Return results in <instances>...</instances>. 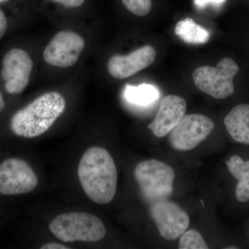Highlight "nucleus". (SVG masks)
Here are the masks:
<instances>
[{
  "label": "nucleus",
  "instance_id": "obj_16",
  "mask_svg": "<svg viewBox=\"0 0 249 249\" xmlns=\"http://www.w3.org/2000/svg\"><path fill=\"white\" fill-rule=\"evenodd\" d=\"M124 96L129 103L136 106H148L160 97V91L154 85L142 84L138 86L126 85Z\"/></svg>",
  "mask_w": 249,
  "mask_h": 249
},
{
  "label": "nucleus",
  "instance_id": "obj_20",
  "mask_svg": "<svg viewBox=\"0 0 249 249\" xmlns=\"http://www.w3.org/2000/svg\"><path fill=\"white\" fill-rule=\"evenodd\" d=\"M49 1L61 5L67 9H76L84 4L86 0H49Z\"/></svg>",
  "mask_w": 249,
  "mask_h": 249
},
{
  "label": "nucleus",
  "instance_id": "obj_21",
  "mask_svg": "<svg viewBox=\"0 0 249 249\" xmlns=\"http://www.w3.org/2000/svg\"><path fill=\"white\" fill-rule=\"evenodd\" d=\"M225 1L226 0H194V4L198 9H203L209 4L219 5Z\"/></svg>",
  "mask_w": 249,
  "mask_h": 249
},
{
  "label": "nucleus",
  "instance_id": "obj_8",
  "mask_svg": "<svg viewBox=\"0 0 249 249\" xmlns=\"http://www.w3.org/2000/svg\"><path fill=\"white\" fill-rule=\"evenodd\" d=\"M38 184L37 175L26 160L9 158L0 163V194L20 196L34 191Z\"/></svg>",
  "mask_w": 249,
  "mask_h": 249
},
{
  "label": "nucleus",
  "instance_id": "obj_22",
  "mask_svg": "<svg viewBox=\"0 0 249 249\" xmlns=\"http://www.w3.org/2000/svg\"><path fill=\"white\" fill-rule=\"evenodd\" d=\"M41 249H68V247L58 243H48L40 247Z\"/></svg>",
  "mask_w": 249,
  "mask_h": 249
},
{
  "label": "nucleus",
  "instance_id": "obj_14",
  "mask_svg": "<svg viewBox=\"0 0 249 249\" xmlns=\"http://www.w3.org/2000/svg\"><path fill=\"white\" fill-rule=\"evenodd\" d=\"M229 172L238 181L235 196L240 202L249 201V160H244L239 156H232L226 162Z\"/></svg>",
  "mask_w": 249,
  "mask_h": 249
},
{
  "label": "nucleus",
  "instance_id": "obj_17",
  "mask_svg": "<svg viewBox=\"0 0 249 249\" xmlns=\"http://www.w3.org/2000/svg\"><path fill=\"white\" fill-rule=\"evenodd\" d=\"M179 249H209L202 235L194 229L186 231L180 237Z\"/></svg>",
  "mask_w": 249,
  "mask_h": 249
},
{
  "label": "nucleus",
  "instance_id": "obj_18",
  "mask_svg": "<svg viewBox=\"0 0 249 249\" xmlns=\"http://www.w3.org/2000/svg\"><path fill=\"white\" fill-rule=\"evenodd\" d=\"M129 12L139 17H144L152 9V0H121Z\"/></svg>",
  "mask_w": 249,
  "mask_h": 249
},
{
  "label": "nucleus",
  "instance_id": "obj_4",
  "mask_svg": "<svg viewBox=\"0 0 249 249\" xmlns=\"http://www.w3.org/2000/svg\"><path fill=\"white\" fill-rule=\"evenodd\" d=\"M134 176L144 199L150 205L168 200L173 195L175 173L167 163L156 160H144L134 168Z\"/></svg>",
  "mask_w": 249,
  "mask_h": 249
},
{
  "label": "nucleus",
  "instance_id": "obj_11",
  "mask_svg": "<svg viewBox=\"0 0 249 249\" xmlns=\"http://www.w3.org/2000/svg\"><path fill=\"white\" fill-rule=\"evenodd\" d=\"M155 49L152 46L141 47L128 55H114L108 62L109 74L116 79H124L145 70L155 62Z\"/></svg>",
  "mask_w": 249,
  "mask_h": 249
},
{
  "label": "nucleus",
  "instance_id": "obj_2",
  "mask_svg": "<svg viewBox=\"0 0 249 249\" xmlns=\"http://www.w3.org/2000/svg\"><path fill=\"white\" fill-rule=\"evenodd\" d=\"M65 108L66 101L60 93H44L13 114L10 129L17 137L36 138L51 128Z\"/></svg>",
  "mask_w": 249,
  "mask_h": 249
},
{
  "label": "nucleus",
  "instance_id": "obj_10",
  "mask_svg": "<svg viewBox=\"0 0 249 249\" xmlns=\"http://www.w3.org/2000/svg\"><path fill=\"white\" fill-rule=\"evenodd\" d=\"M150 216L160 235L166 240H175L184 233L190 224V218L176 203L168 200L151 204Z\"/></svg>",
  "mask_w": 249,
  "mask_h": 249
},
{
  "label": "nucleus",
  "instance_id": "obj_19",
  "mask_svg": "<svg viewBox=\"0 0 249 249\" xmlns=\"http://www.w3.org/2000/svg\"><path fill=\"white\" fill-rule=\"evenodd\" d=\"M9 28V19L6 9L0 6V40L4 37Z\"/></svg>",
  "mask_w": 249,
  "mask_h": 249
},
{
  "label": "nucleus",
  "instance_id": "obj_9",
  "mask_svg": "<svg viewBox=\"0 0 249 249\" xmlns=\"http://www.w3.org/2000/svg\"><path fill=\"white\" fill-rule=\"evenodd\" d=\"M85 47L84 38L78 33L60 31L44 50V60L52 66L68 68L76 63Z\"/></svg>",
  "mask_w": 249,
  "mask_h": 249
},
{
  "label": "nucleus",
  "instance_id": "obj_13",
  "mask_svg": "<svg viewBox=\"0 0 249 249\" xmlns=\"http://www.w3.org/2000/svg\"><path fill=\"white\" fill-rule=\"evenodd\" d=\"M224 124L235 142L249 145V105L232 108L224 119Z\"/></svg>",
  "mask_w": 249,
  "mask_h": 249
},
{
  "label": "nucleus",
  "instance_id": "obj_1",
  "mask_svg": "<svg viewBox=\"0 0 249 249\" xmlns=\"http://www.w3.org/2000/svg\"><path fill=\"white\" fill-rule=\"evenodd\" d=\"M82 188L90 199L98 204H107L115 196L117 169L106 149L91 147L85 152L78 167Z\"/></svg>",
  "mask_w": 249,
  "mask_h": 249
},
{
  "label": "nucleus",
  "instance_id": "obj_7",
  "mask_svg": "<svg viewBox=\"0 0 249 249\" xmlns=\"http://www.w3.org/2000/svg\"><path fill=\"white\" fill-rule=\"evenodd\" d=\"M214 127L212 119L203 114L184 116L170 131V145L177 151H190L206 140Z\"/></svg>",
  "mask_w": 249,
  "mask_h": 249
},
{
  "label": "nucleus",
  "instance_id": "obj_5",
  "mask_svg": "<svg viewBox=\"0 0 249 249\" xmlns=\"http://www.w3.org/2000/svg\"><path fill=\"white\" fill-rule=\"evenodd\" d=\"M238 65L229 58H223L217 66H203L193 73L196 88L217 99L230 97L234 93L233 78L238 73Z\"/></svg>",
  "mask_w": 249,
  "mask_h": 249
},
{
  "label": "nucleus",
  "instance_id": "obj_15",
  "mask_svg": "<svg viewBox=\"0 0 249 249\" xmlns=\"http://www.w3.org/2000/svg\"><path fill=\"white\" fill-rule=\"evenodd\" d=\"M175 33L184 42L194 45L206 43L211 36L209 31L196 24L191 18L177 23Z\"/></svg>",
  "mask_w": 249,
  "mask_h": 249
},
{
  "label": "nucleus",
  "instance_id": "obj_23",
  "mask_svg": "<svg viewBox=\"0 0 249 249\" xmlns=\"http://www.w3.org/2000/svg\"><path fill=\"white\" fill-rule=\"evenodd\" d=\"M18 3V0H0V6L2 7L9 8V9H12L14 5H16Z\"/></svg>",
  "mask_w": 249,
  "mask_h": 249
},
{
  "label": "nucleus",
  "instance_id": "obj_12",
  "mask_svg": "<svg viewBox=\"0 0 249 249\" xmlns=\"http://www.w3.org/2000/svg\"><path fill=\"white\" fill-rule=\"evenodd\" d=\"M186 100L176 95L165 96L160 102L155 119L147 125L155 137L160 138L169 134L186 114Z\"/></svg>",
  "mask_w": 249,
  "mask_h": 249
},
{
  "label": "nucleus",
  "instance_id": "obj_3",
  "mask_svg": "<svg viewBox=\"0 0 249 249\" xmlns=\"http://www.w3.org/2000/svg\"><path fill=\"white\" fill-rule=\"evenodd\" d=\"M49 230L65 242H96L102 240L106 234V227L101 219L85 212L59 214L49 224Z\"/></svg>",
  "mask_w": 249,
  "mask_h": 249
},
{
  "label": "nucleus",
  "instance_id": "obj_6",
  "mask_svg": "<svg viewBox=\"0 0 249 249\" xmlns=\"http://www.w3.org/2000/svg\"><path fill=\"white\" fill-rule=\"evenodd\" d=\"M34 62L24 49L13 47L5 52L1 60L0 80L6 93L19 95L29 85Z\"/></svg>",
  "mask_w": 249,
  "mask_h": 249
},
{
  "label": "nucleus",
  "instance_id": "obj_24",
  "mask_svg": "<svg viewBox=\"0 0 249 249\" xmlns=\"http://www.w3.org/2000/svg\"><path fill=\"white\" fill-rule=\"evenodd\" d=\"M6 107V102H5V99L4 96H3L2 93L0 91V113Z\"/></svg>",
  "mask_w": 249,
  "mask_h": 249
}]
</instances>
